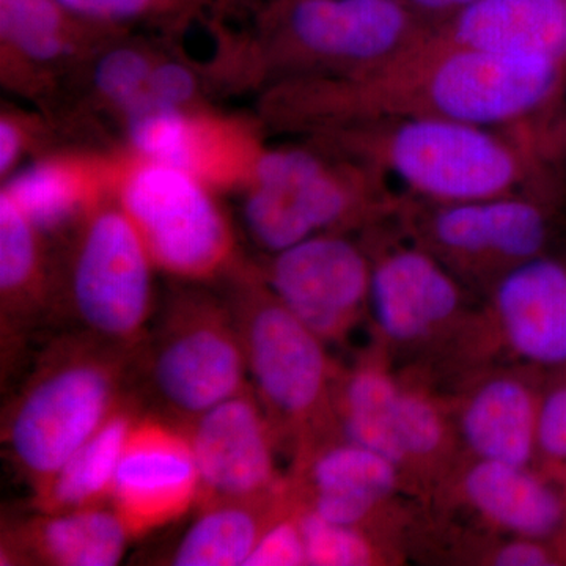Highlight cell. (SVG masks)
Segmentation results:
<instances>
[{
	"label": "cell",
	"mask_w": 566,
	"mask_h": 566,
	"mask_svg": "<svg viewBox=\"0 0 566 566\" xmlns=\"http://www.w3.org/2000/svg\"><path fill=\"white\" fill-rule=\"evenodd\" d=\"M565 84L562 63L474 50L431 31L360 76L266 88L262 115L275 129L305 136L423 117L523 128L554 117Z\"/></svg>",
	"instance_id": "obj_1"
},
{
	"label": "cell",
	"mask_w": 566,
	"mask_h": 566,
	"mask_svg": "<svg viewBox=\"0 0 566 566\" xmlns=\"http://www.w3.org/2000/svg\"><path fill=\"white\" fill-rule=\"evenodd\" d=\"M311 137L428 202L554 188L532 126L490 128L449 118H394Z\"/></svg>",
	"instance_id": "obj_2"
},
{
	"label": "cell",
	"mask_w": 566,
	"mask_h": 566,
	"mask_svg": "<svg viewBox=\"0 0 566 566\" xmlns=\"http://www.w3.org/2000/svg\"><path fill=\"white\" fill-rule=\"evenodd\" d=\"M248 36L218 28L233 65L264 91L290 82L346 80L378 69L430 33L403 0H274Z\"/></svg>",
	"instance_id": "obj_3"
},
{
	"label": "cell",
	"mask_w": 566,
	"mask_h": 566,
	"mask_svg": "<svg viewBox=\"0 0 566 566\" xmlns=\"http://www.w3.org/2000/svg\"><path fill=\"white\" fill-rule=\"evenodd\" d=\"M134 356L80 331L55 338L40 354L2 423L3 450L32 491L128 397Z\"/></svg>",
	"instance_id": "obj_4"
},
{
	"label": "cell",
	"mask_w": 566,
	"mask_h": 566,
	"mask_svg": "<svg viewBox=\"0 0 566 566\" xmlns=\"http://www.w3.org/2000/svg\"><path fill=\"white\" fill-rule=\"evenodd\" d=\"M389 180L315 137L264 148L243 191V221L253 243L277 253L322 233L397 208Z\"/></svg>",
	"instance_id": "obj_5"
},
{
	"label": "cell",
	"mask_w": 566,
	"mask_h": 566,
	"mask_svg": "<svg viewBox=\"0 0 566 566\" xmlns=\"http://www.w3.org/2000/svg\"><path fill=\"white\" fill-rule=\"evenodd\" d=\"M134 356L155 412L185 428L249 382L240 333L223 294L181 282Z\"/></svg>",
	"instance_id": "obj_6"
},
{
	"label": "cell",
	"mask_w": 566,
	"mask_h": 566,
	"mask_svg": "<svg viewBox=\"0 0 566 566\" xmlns=\"http://www.w3.org/2000/svg\"><path fill=\"white\" fill-rule=\"evenodd\" d=\"M150 252L117 197H109L63 241L54 311L74 331L137 353L155 312Z\"/></svg>",
	"instance_id": "obj_7"
},
{
	"label": "cell",
	"mask_w": 566,
	"mask_h": 566,
	"mask_svg": "<svg viewBox=\"0 0 566 566\" xmlns=\"http://www.w3.org/2000/svg\"><path fill=\"white\" fill-rule=\"evenodd\" d=\"M218 196L185 170L123 150L115 197L147 245L156 270L175 281H223L243 263Z\"/></svg>",
	"instance_id": "obj_8"
},
{
	"label": "cell",
	"mask_w": 566,
	"mask_h": 566,
	"mask_svg": "<svg viewBox=\"0 0 566 566\" xmlns=\"http://www.w3.org/2000/svg\"><path fill=\"white\" fill-rule=\"evenodd\" d=\"M223 281L249 382L275 433L307 427L323 411L329 394L323 338L274 296L259 266L243 262Z\"/></svg>",
	"instance_id": "obj_9"
},
{
	"label": "cell",
	"mask_w": 566,
	"mask_h": 566,
	"mask_svg": "<svg viewBox=\"0 0 566 566\" xmlns=\"http://www.w3.org/2000/svg\"><path fill=\"white\" fill-rule=\"evenodd\" d=\"M558 197L547 189H526L461 202H428L405 193L400 208L412 216L434 256L463 266H504L506 273L545 255L549 205Z\"/></svg>",
	"instance_id": "obj_10"
},
{
	"label": "cell",
	"mask_w": 566,
	"mask_h": 566,
	"mask_svg": "<svg viewBox=\"0 0 566 566\" xmlns=\"http://www.w3.org/2000/svg\"><path fill=\"white\" fill-rule=\"evenodd\" d=\"M123 133L125 150L185 170L218 192L243 191L266 148L255 125L210 107L139 112Z\"/></svg>",
	"instance_id": "obj_11"
},
{
	"label": "cell",
	"mask_w": 566,
	"mask_h": 566,
	"mask_svg": "<svg viewBox=\"0 0 566 566\" xmlns=\"http://www.w3.org/2000/svg\"><path fill=\"white\" fill-rule=\"evenodd\" d=\"M274 296L323 340L348 333L368 303L371 264L342 233L307 238L259 268Z\"/></svg>",
	"instance_id": "obj_12"
},
{
	"label": "cell",
	"mask_w": 566,
	"mask_h": 566,
	"mask_svg": "<svg viewBox=\"0 0 566 566\" xmlns=\"http://www.w3.org/2000/svg\"><path fill=\"white\" fill-rule=\"evenodd\" d=\"M182 430L191 442L199 472L197 506L223 501H266L281 495L275 431L251 385Z\"/></svg>",
	"instance_id": "obj_13"
},
{
	"label": "cell",
	"mask_w": 566,
	"mask_h": 566,
	"mask_svg": "<svg viewBox=\"0 0 566 566\" xmlns=\"http://www.w3.org/2000/svg\"><path fill=\"white\" fill-rule=\"evenodd\" d=\"M118 29L93 24L57 0H0V70L7 88L32 98L54 95Z\"/></svg>",
	"instance_id": "obj_14"
},
{
	"label": "cell",
	"mask_w": 566,
	"mask_h": 566,
	"mask_svg": "<svg viewBox=\"0 0 566 566\" xmlns=\"http://www.w3.org/2000/svg\"><path fill=\"white\" fill-rule=\"evenodd\" d=\"M200 480L188 434L156 415L137 417L126 438L112 509L133 539L180 520L199 502Z\"/></svg>",
	"instance_id": "obj_15"
},
{
	"label": "cell",
	"mask_w": 566,
	"mask_h": 566,
	"mask_svg": "<svg viewBox=\"0 0 566 566\" xmlns=\"http://www.w3.org/2000/svg\"><path fill=\"white\" fill-rule=\"evenodd\" d=\"M122 164L123 150L52 148L3 180L0 192L48 240L65 241L96 207L115 196Z\"/></svg>",
	"instance_id": "obj_16"
},
{
	"label": "cell",
	"mask_w": 566,
	"mask_h": 566,
	"mask_svg": "<svg viewBox=\"0 0 566 566\" xmlns=\"http://www.w3.org/2000/svg\"><path fill=\"white\" fill-rule=\"evenodd\" d=\"M370 264L368 305L387 337L417 340L458 311V283L449 268L427 249H392Z\"/></svg>",
	"instance_id": "obj_17"
},
{
	"label": "cell",
	"mask_w": 566,
	"mask_h": 566,
	"mask_svg": "<svg viewBox=\"0 0 566 566\" xmlns=\"http://www.w3.org/2000/svg\"><path fill=\"white\" fill-rule=\"evenodd\" d=\"M494 308L521 357L566 364V263L539 255L516 264L495 283Z\"/></svg>",
	"instance_id": "obj_18"
},
{
	"label": "cell",
	"mask_w": 566,
	"mask_h": 566,
	"mask_svg": "<svg viewBox=\"0 0 566 566\" xmlns=\"http://www.w3.org/2000/svg\"><path fill=\"white\" fill-rule=\"evenodd\" d=\"M132 535L112 505L40 513L3 531L2 565L114 566Z\"/></svg>",
	"instance_id": "obj_19"
},
{
	"label": "cell",
	"mask_w": 566,
	"mask_h": 566,
	"mask_svg": "<svg viewBox=\"0 0 566 566\" xmlns=\"http://www.w3.org/2000/svg\"><path fill=\"white\" fill-rule=\"evenodd\" d=\"M433 32L474 50L566 65V0H475Z\"/></svg>",
	"instance_id": "obj_20"
},
{
	"label": "cell",
	"mask_w": 566,
	"mask_h": 566,
	"mask_svg": "<svg viewBox=\"0 0 566 566\" xmlns=\"http://www.w3.org/2000/svg\"><path fill=\"white\" fill-rule=\"evenodd\" d=\"M50 240L0 192V308L2 338L21 335L54 311L57 260Z\"/></svg>",
	"instance_id": "obj_21"
},
{
	"label": "cell",
	"mask_w": 566,
	"mask_h": 566,
	"mask_svg": "<svg viewBox=\"0 0 566 566\" xmlns=\"http://www.w3.org/2000/svg\"><path fill=\"white\" fill-rule=\"evenodd\" d=\"M139 416V400L129 394L65 464L32 491L35 512H74L112 505L126 438Z\"/></svg>",
	"instance_id": "obj_22"
},
{
	"label": "cell",
	"mask_w": 566,
	"mask_h": 566,
	"mask_svg": "<svg viewBox=\"0 0 566 566\" xmlns=\"http://www.w3.org/2000/svg\"><path fill=\"white\" fill-rule=\"evenodd\" d=\"M316 515L359 527L397 483V463L352 441L319 450L308 468Z\"/></svg>",
	"instance_id": "obj_23"
},
{
	"label": "cell",
	"mask_w": 566,
	"mask_h": 566,
	"mask_svg": "<svg viewBox=\"0 0 566 566\" xmlns=\"http://www.w3.org/2000/svg\"><path fill=\"white\" fill-rule=\"evenodd\" d=\"M465 494L479 512L526 538L554 534L564 521V504L553 488L526 465L480 460L465 475Z\"/></svg>",
	"instance_id": "obj_24"
},
{
	"label": "cell",
	"mask_w": 566,
	"mask_h": 566,
	"mask_svg": "<svg viewBox=\"0 0 566 566\" xmlns=\"http://www.w3.org/2000/svg\"><path fill=\"white\" fill-rule=\"evenodd\" d=\"M538 406L527 386L516 379L486 382L465 406V442L480 460L527 465L538 447Z\"/></svg>",
	"instance_id": "obj_25"
},
{
	"label": "cell",
	"mask_w": 566,
	"mask_h": 566,
	"mask_svg": "<svg viewBox=\"0 0 566 566\" xmlns=\"http://www.w3.org/2000/svg\"><path fill=\"white\" fill-rule=\"evenodd\" d=\"M279 497L197 506L199 515L175 547L170 565L244 566L264 528L281 513Z\"/></svg>",
	"instance_id": "obj_26"
},
{
	"label": "cell",
	"mask_w": 566,
	"mask_h": 566,
	"mask_svg": "<svg viewBox=\"0 0 566 566\" xmlns=\"http://www.w3.org/2000/svg\"><path fill=\"white\" fill-rule=\"evenodd\" d=\"M159 55L147 41L128 39L123 32L88 59L74 82H82L92 107L123 125L140 103Z\"/></svg>",
	"instance_id": "obj_27"
},
{
	"label": "cell",
	"mask_w": 566,
	"mask_h": 566,
	"mask_svg": "<svg viewBox=\"0 0 566 566\" xmlns=\"http://www.w3.org/2000/svg\"><path fill=\"white\" fill-rule=\"evenodd\" d=\"M405 390L385 371L360 368L346 379L340 392L342 424L346 441L403 461L398 442L401 398Z\"/></svg>",
	"instance_id": "obj_28"
},
{
	"label": "cell",
	"mask_w": 566,
	"mask_h": 566,
	"mask_svg": "<svg viewBox=\"0 0 566 566\" xmlns=\"http://www.w3.org/2000/svg\"><path fill=\"white\" fill-rule=\"evenodd\" d=\"M82 20L128 31L137 22L178 29L196 14L186 0H57Z\"/></svg>",
	"instance_id": "obj_29"
},
{
	"label": "cell",
	"mask_w": 566,
	"mask_h": 566,
	"mask_svg": "<svg viewBox=\"0 0 566 566\" xmlns=\"http://www.w3.org/2000/svg\"><path fill=\"white\" fill-rule=\"evenodd\" d=\"M307 565L364 566L374 560L370 543L359 528L331 523L311 509L300 516Z\"/></svg>",
	"instance_id": "obj_30"
},
{
	"label": "cell",
	"mask_w": 566,
	"mask_h": 566,
	"mask_svg": "<svg viewBox=\"0 0 566 566\" xmlns=\"http://www.w3.org/2000/svg\"><path fill=\"white\" fill-rule=\"evenodd\" d=\"M199 107H207L203 102V80H200L199 71L191 63L161 52L153 66L144 96L128 118L150 109L189 111Z\"/></svg>",
	"instance_id": "obj_31"
},
{
	"label": "cell",
	"mask_w": 566,
	"mask_h": 566,
	"mask_svg": "<svg viewBox=\"0 0 566 566\" xmlns=\"http://www.w3.org/2000/svg\"><path fill=\"white\" fill-rule=\"evenodd\" d=\"M52 128L46 115L3 107L0 114V177L2 181L18 170L25 156L52 150Z\"/></svg>",
	"instance_id": "obj_32"
},
{
	"label": "cell",
	"mask_w": 566,
	"mask_h": 566,
	"mask_svg": "<svg viewBox=\"0 0 566 566\" xmlns=\"http://www.w3.org/2000/svg\"><path fill=\"white\" fill-rule=\"evenodd\" d=\"M444 428L441 416L427 398L403 392L401 398L398 442L401 457H423L441 446Z\"/></svg>",
	"instance_id": "obj_33"
},
{
	"label": "cell",
	"mask_w": 566,
	"mask_h": 566,
	"mask_svg": "<svg viewBox=\"0 0 566 566\" xmlns=\"http://www.w3.org/2000/svg\"><path fill=\"white\" fill-rule=\"evenodd\" d=\"M307 565L300 517L283 515L271 521L244 566Z\"/></svg>",
	"instance_id": "obj_34"
},
{
	"label": "cell",
	"mask_w": 566,
	"mask_h": 566,
	"mask_svg": "<svg viewBox=\"0 0 566 566\" xmlns=\"http://www.w3.org/2000/svg\"><path fill=\"white\" fill-rule=\"evenodd\" d=\"M536 446L554 460H566V386L547 395L538 406Z\"/></svg>",
	"instance_id": "obj_35"
},
{
	"label": "cell",
	"mask_w": 566,
	"mask_h": 566,
	"mask_svg": "<svg viewBox=\"0 0 566 566\" xmlns=\"http://www.w3.org/2000/svg\"><path fill=\"white\" fill-rule=\"evenodd\" d=\"M474 2L475 0H403L417 20L430 31L441 28Z\"/></svg>",
	"instance_id": "obj_36"
},
{
	"label": "cell",
	"mask_w": 566,
	"mask_h": 566,
	"mask_svg": "<svg viewBox=\"0 0 566 566\" xmlns=\"http://www.w3.org/2000/svg\"><path fill=\"white\" fill-rule=\"evenodd\" d=\"M494 564L499 566H543L549 565L551 558L534 538L516 539L499 549Z\"/></svg>",
	"instance_id": "obj_37"
},
{
	"label": "cell",
	"mask_w": 566,
	"mask_h": 566,
	"mask_svg": "<svg viewBox=\"0 0 566 566\" xmlns=\"http://www.w3.org/2000/svg\"><path fill=\"white\" fill-rule=\"evenodd\" d=\"M545 155L562 196H566V136L549 142L546 145Z\"/></svg>",
	"instance_id": "obj_38"
},
{
	"label": "cell",
	"mask_w": 566,
	"mask_h": 566,
	"mask_svg": "<svg viewBox=\"0 0 566 566\" xmlns=\"http://www.w3.org/2000/svg\"><path fill=\"white\" fill-rule=\"evenodd\" d=\"M274 0H218L214 9L222 13H248L256 17L260 11L266 9Z\"/></svg>",
	"instance_id": "obj_39"
},
{
	"label": "cell",
	"mask_w": 566,
	"mask_h": 566,
	"mask_svg": "<svg viewBox=\"0 0 566 566\" xmlns=\"http://www.w3.org/2000/svg\"><path fill=\"white\" fill-rule=\"evenodd\" d=\"M549 134L553 137L566 136V111L558 118H554L549 125Z\"/></svg>",
	"instance_id": "obj_40"
},
{
	"label": "cell",
	"mask_w": 566,
	"mask_h": 566,
	"mask_svg": "<svg viewBox=\"0 0 566 566\" xmlns=\"http://www.w3.org/2000/svg\"><path fill=\"white\" fill-rule=\"evenodd\" d=\"M186 3H188L189 9L192 10V13L199 17L205 10L210 9V7H216L218 0H186Z\"/></svg>",
	"instance_id": "obj_41"
}]
</instances>
